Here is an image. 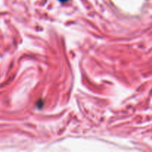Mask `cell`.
Masks as SVG:
<instances>
[{
	"mask_svg": "<svg viewBox=\"0 0 152 152\" xmlns=\"http://www.w3.org/2000/svg\"><path fill=\"white\" fill-rule=\"evenodd\" d=\"M59 1H60L61 2H65V1H67L68 0H59Z\"/></svg>",
	"mask_w": 152,
	"mask_h": 152,
	"instance_id": "obj_1",
	"label": "cell"
}]
</instances>
